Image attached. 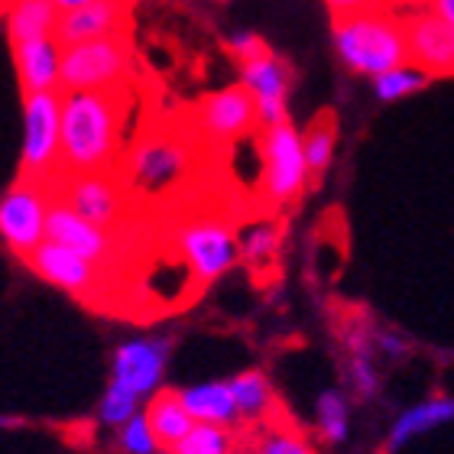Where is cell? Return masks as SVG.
Masks as SVG:
<instances>
[{
  "label": "cell",
  "instance_id": "11",
  "mask_svg": "<svg viewBox=\"0 0 454 454\" xmlns=\"http://www.w3.org/2000/svg\"><path fill=\"white\" fill-rule=\"evenodd\" d=\"M172 344L166 338H133L123 340L114 350L111 380L127 387L137 396H156L166 373V360H169Z\"/></svg>",
  "mask_w": 454,
  "mask_h": 454
},
{
  "label": "cell",
  "instance_id": "17",
  "mask_svg": "<svg viewBox=\"0 0 454 454\" xmlns=\"http://www.w3.org/2000/svg\"><path fill=\"white\" fill-rule=\"evenodd\" d=\"M13 66H17L23 95L62 91V46L56 43V36L13 46Z\"/></svg>",
  "mask_w": 454,
  "mask_h": 454
},
{
  "label": "cell",
  "instance_id": "20",
  "mask_svg": "<svg viewBox=\"0 0 454 454\" xmlns=\"http://www.w3.org/2000/svg\"><path fill=\"white\" fill-rule=\"evenodd\" d=\"M454 419V399L448 396H432L426 403H416V406H409L403 416L393 422L387 435V451H399L403 445H409L412 438L426 435L432 428L438 426H448Z\"/></svg>",
  "mask_w": 454,
  "mask_h": 454
},
{
  "label": "cell",
  "instance_id": "1",
  "mask_svg": "<svg viewBox=\"0 0 454 454\" xmlns=\"http://www.w3.org/2000/svg\"><path fill=\"white\" fill-rule=\"evenodd\" d=\"M121 123L123 88L62 91V172L82 176L121 169Z\"/></svg>",
  "mask_w": 454,
  "mask_h": 454
},
{
  "label": "cell",
  "instance_id": "12",
  "mask_svg": "<svg viewBox=\"0 0 454 454\" xmlns=\"http://www.w3.org/2000/svg\"><path fill=\"white\" fill-rule=\"evenodd\" d=\"M240 75H244V88L256 101L260 127L270 130V127L286 123V98H289L293 75H289V66H286L283 59H276L266 49L260 56L240 62Z\"/></svg>",
  "mask_w": 454,
  "mask_h": 454
},
{
  "label": "cell",
  "instance_id": "37",
  "mask_svg": "<svg viewBox=\"0 0 454 454\" xmlns=\"http://www.w3.org/2000/svg\"><path fill=\"white\" fill-rule=\"evenodd\" d=\"M380 4H383V7H422V4H432V0H380Z\"/></svg>",
  "mask_w": 454,
  "mask_h": 454
},
{
  "label": "cell",
  "instance_id": "25",
  "mask_svg": "<svg viewBox=\"0 0 454 454\" xmlns=\"http://www.w3.org/2000/svg\"><path fill=\"white\" fill-rule=\"evenodd\" d=\"M426 82H428V75L422 68L399 66L373 78V91H377L380 101H403L406 95H416L419 88H426Z\"/></svg>",
  "mask_w": 454,
  "mask_h": 454
},
{
  "label": "cell",
  "instance_id": "21",
  "mask_svg": "<svg viewBox=\"0 0 454 454\" xmlns=\"http://www.w3.org/2000/svg\"><path fill=\"white\" fill-rule=\"evenodd\" d=\"M146 419H150L153 432L160 438L162 445H179L182 438L189 435L192 428L199 426L192 412L185 409L179 393H172V389H160L156 396L150 399V406H146Z\"/></svg>",
  "mask_w": 454,
  "mask_h": 454
},
{
  "label": "cell",
  "instance_id": "31",
  "mask_svg": "<svg viewBox=\"0 0 454 454\" xmlns=\"http://www.w3.org/2000/svg\"><path fill=\"white\" fill-rule=\"evenodd\" d=\"M256 454H315V451L302 435H295L289 428H273V432L263 435Z\"/></svg>",
  "mask_w": 454,
  "mask_h": 454
},
{
  "label": "cell",
  "instance_id": "18",
  "mask_svg": "<svg viewBox=\"0 0 454 454\" xmlns=\"http://www.w3.org/2000/svg\"><path fill=\"white\" fill-rule=\"evenodd\" d=\"M4 20H7V39L20 46V43L56 36L62 10L52 0H7Z\"/></svg>",
  "mask_w": 454,
  "mask_h": 454
},
{
  "label": "cell",
  "instance_id": "33",
  "mask_svg": "<svg viewBox=\"0 0 454 454\" xmlns=\"http://www.w3.org/2000/svg\"><path fill=\"white\" fill-rule=\"evenodd\" d=\"M380 0H325V7L332 10L334 20L340 17H354V13H364V10H373Z\"/></svg>",
  "mask_w": 454,
  "mask_h": 454
},
{
  "label": "cell",
  "instance_id": "10",
  "mask_svg": "<svg viewBox=\"0 0 454 454\" xmlns=\"http://www.w3.org/2000/svg\"><path fill=\"white\" fill-rule=\"evenodd\" d=\"M409 39V66L422 68L428 78L454 75V27L435 10H416L403 20Z\"/></svg>",
  "mask_w": 454,
  "mask_h": 454
},
{
  "label": "cell",
  "instance_id": "2",
  "mask_svg": "<svg viewBox=\"0 0 454 454\" xmlns=\"http://www.w3.org/2000/svg\"><path fill=\"white\" fill-rule=\"evenodd\" d=\"M334 49L340 62L357 75L377 78L389 68L409 66L406 27L380 7L334 20Z\"/></svg>",
  "mask_w": 454,
  "mask_h": 454
},
{
  "label": "cell",
  "instance_id": "35",
  "mask_svg": "<svg viewBox=\"0 0 454 454\" xmlns=\"http://www.w3.org/2000/svg\"><path fill=\"white\" fill-rule=\"evenodd\" d=\"M428 10H435L438 17L454 27V0H432V4H428Z\"/></svg>",
  "mask_w": 454,
  "mask_h": 454
},
{
  "label": "cell",
  "instance_id": "34",
  "mask_svg": "<svg viewBox=\"0 0 454 454\" xmlns=\"http://www.w3.org/2000/svg\"><path fill=\"white\" fill-rule=\"evenodd\" d=\"M377 344L383 354H389V357H403V354H406V340L396 338V334H389V332H380Z\"/></svg>",
  "mask_w": 454,
  "mask_h": 454
},
{
  "label": "cell",
  "instance_id": "30",
  "mask_svg": "<svg viewBox=\"0 0 454 454\" xmlns=\"http://www.w3.org/2000/svg\"><path fill=\"white\" fill-rule=\"evenodd\" d=\"M160 438L153 432L146 412H137V416L121 428V448L127 454H156L160 451Z\"/></svg>",
  "mask_w": 454,
  "mask_h": 454
},
{
  "label": "cell",
  "instance_id": "8",
  "mask_svg": "<svg viewBox=\"0 0 454 454\" xmlns=\"http://www.w3.org/2000/svg\"><path fill=\"white\" fill-rule=\"evenodd\" d=\"M312 179L305 162L302 133H295L289 121L263 130V189L266 199L286 205L302 195L305 182Z\"/></svg>",
  "mask_w": 454,
  "mask_h": 454
},
{
  "label": "cell",
  "instance_id": "3",
  "mask_svg": "<svg viewBox=\"0 0 454 454\" xmlns=\"http://www.w3.org/2000/svg\"><path fill=\"white\" fill-rule=\"evenodd\" d=\"M192 176V146L172 130L153 127L143 130L133 146L123 153L121 179L130 195L162 199Z\"/></svg>",
  "mask_w": 454,
  "mask_h": 454
},
{
  "label": "cell",
  "instance_id": "32",
  "mask_svg": "<svg viewBox=\"0 0 454 454\" xmlns=\"http://www.w3.org/2000/svg\"><path fill=\"white\" fill-rule=\"evenodd\" d=\"M266 49H270V46H266L256 33H234V36H231V52H234L240 62L260 56V52H266Z\"/></svg>",
  "mask_w": 454,
  "mask_h": 454
},
{
  "label": "cell",
  "instance_id": "28",
  "mask_svg": "<svg viewBox=\"0 0 454 454\" xmlns=\"http://www.w3.org/2000/svg\"><path fill=\"white\" fill-rule=\"evenodd\" d=\"M350 383L357 389V396H373L380 389L377 370H373V360H370V340L364 334H350Z\"/></svg>",
  "mask_w": 454,
  "mask_h": 454
},
{
  "label": "cell",
  "instance_id": "5",
  "mask_svg": "<svg viewBox=\"0 0 454 454\" xmlns=\"http://www.w3.org/2000/svg\"><path fill=\"white\" fill-rule=\"evenodd\" d=\"M130 36H101L62 49V91H117L130 78Z\"/></svg>",
  "mask_w": 454,
  "mask_h": 454
},
{
  "label": "cell",
  "instance_id": "6",
  "mask_svg": "<svg viewBox=\"0 0 454 454\" xmlns=\"http://www.w3.org/2000/svg\"><path fill=\"white\" fill-rule=\"evenodd\" d=\"M52 201L68 205L85 221L114 231L123 224V215L130 208V189L114 172H82V176H56L46 185Z\"/></svg>",
  "mask_w": 454,
  "mask_h": 454
},
{
  "label": "cell",
  "instance_id": "23",
  "mask_svg": "<svg viewBox=\"0 0 454 454\" xmlns=\"http://www.w3.org/2000/svg\"><path fill=\"white\" fill-rule=\"evenodd\" d=\"M227 383H231V389H234L240 419H263L266 409L273 406V389H270V383H266V377L260 373V370L237 373V377L227 380Z\"/></svg>",
  "mask_w": 454,
  "mask_h": 454
},
{
  "label": "cell",
  "instance_id": "14",
  "mask_svg": "<svg viewBox=\"0 0 454 454\" xmlns=\"http://www.w3.org/2000/svg\"><path fill=\"white\" fill-rule=\"evenodd\" d=\"M130 7L133 0H91L88 7L62 13L56 29V43L62 49H68L101 36L130 33Z\"/></svg>",
  "mask_w": 454,
  "mask_h": 454
},
{
  "label": "cell",
  "instance_id": "15",
  "mask_svg": "<svg viewBox=\"0 0 454 454\" xmlns=\"http://www.w3.org/2000/svg\"><path fill=\"white\" fill-rule=\"evenodd\" d=\"M23 260H27L46 283L59 286V289H66V293L78 295V299H88V295L95 293L98 266L88 263L85 256L66 250V247L52 244V240L39 244L36 250H33L29 256H23Z\"/></svg>",
  "mask_w": 454,
  "mask_h": 454
},
{
  "label": "cell",
  "instance_id": "27",
  "mask_svg": "<svg viewBox=\"0 0 454 454\" xmlns=\"http://www.w3.org/2000/svg\"><path fill=\"white\" fill-rule=\"evenodd\" d=\"M137 406H140V396L111 380V387L105 389V396L98 403V419H101V426L123 428L137 416Z\"/></svg>",
  "mask_w": 454,
  "mask_h": 454
},
{
  "label": "cell",
  "instance_id": "16",
  "mask_svg": "<svg viewBox=\"0 0 454 454\" xmlns=\"http://www.w3.org/2000/svg\"><path fill=\"white\" fill-rule=\"evenodd\" d=\"M46 240L66 247L72 254L85 256L88 263H105L111 256V237H107L105 227L85 221L78 211H72L68 205H59L52 201V211H49V227H46Z\"/></svg>",
  "mask_w": 454,
  "mask_h": 454
},
{
  "label": "cell",
  "instance_id": "19",
  "mask_svg": "<svg viewBox=\"0 0 454 454\" xmlns=\"http://www.w3.org/2000/svg\"><path fill=\"white\" fill-rule=\"evenodd\" d=\"M182 403L192 412L195 422H205V426H231L240 419L237 412V399L231 383L224 380H208V383H199V387H185L179 389Z\"/></svg>",
  "mask_w": 454,
  "mask_h": 454
},
{
  "label": "cell",
  "instance_id": "4",
  "mask_svg": "<svg viewBox=\"0 0 454 454\" xmlns=\"http://www.w3.org/2000/svg\"><path fill=\"white\" fill-rule=\"evenodd\" d=\"M62 172V91L23 95L20 179L49 185Z\"/></svg>",
  "mask_w": 454,
  "mask_h": 454
},
{
  "label": "cell",
  "instance_id": "38",
  "mask_svg": "<svg viewBox=\"0 0 454 454\" xmlns=\"http://www.w3.org/2000/svg\"><path fill=\"white\" fill-rule=\"evenodd\" d=\"M218 4H224V0H218Z\"/></svg>",
  "mask_w": 454,
  "mask_h": 454
},
{
  "label": "cell",
  "instance_id": "29",
  "mask_svg": "<svg viewBox=\"0 0 454 454\" xmlns=\"http://www.w3.org/2000/svg\"><path fill=\"white\" fill-rule=\"evenodd\" d=\"M279 231L273 224H254L240 231V256L250 263H270L276 256Z\"/></svg>",
  "mask_w": 454,
  "mask_h": 454
},
{
  "label": "cell",
  "instance_id": "13",
  "mask_svg": "<svg viewBox=\"0 0 454 454\" xmlns=\"http://www.w3.org/2000/svg\"><path fill=\"white\" fill-rule=\"evenodd\" d=\"M260 123L254 95L244 85H231L224 91H215L199 107V130L211 143H237L240 137Z\"/></svg>",
  "mask_w": 454,
  "mask_h": 454
},
{
  "label": "cell",
  "instance_id": "36",
  "mask_svg": "<svg viewBox=\"0 0 454 454\" xmlns=\"http://www.w3.org/2000/svg\"><path fill=\"white\" fill-rule=\"evenodd\" d=\"M52 4H56V7L62 10V13H72V10H82V7H88V4H91V0H52Z\"/></svg>",
  "mask_w": 454,
  "mask_h": 454
},
{
  "label": "cell",
  "instance_id": "9",
  "mask_svg": "<svg viewBox=\"0 0 454 454\" xmlns=\"http://www.w3.org/2000/svg\"><path fill=\"white\" fill-rule=\"evenodd\" d=\"M179 256L199 283H211L237 263L240 237L234 234V227L218 218L192 221L179 231Z\"/></svg>",
  "mask_w": 454,
  "mask_h": 454
},
{
  "label": "cell",
  "instance_id": "22",
  "mask_svg": "<svg viewBox=\"0 0 454 454\" xmlns=\"http://www.w3.org/2000/svg\"><path fill=\"white\" fill-rule=\"evenodd\" d=\"M334 140H338V123H334L332 114H318L302 133V146H305V162H309V172L312 176H325L328 162H332Z\"/></svg>",
  "mask_w": 454,
  "mask_h": 454
},
{
  "label": "cell",
  "instance_id": "24",
  "mask_svg": "<svg viewBox=\"0 0 454 454\" xmlns=\"http://www.w3.org/2000/svg\"><path fill=\"white\" fill-rule=\"evenodd\" d=\"M315 416H318V432L328 445H340L348 438L350 416H348V399L338 389H325L318 403H315Z\"/></svg>",
  "mask_w": 454,
  "mask_h": 454
},
{
  "label": "cell",
  "instance_id": "7",
  "mask_svg": "<svg viewBox=\"0 0 454 454\" xmlns=\"http://www.w3.org/2000/svg\"><path fill=\"white\" fill-rule=\"evenodd\" d=\"M49 211H52V195H49L46 185L20 179L0 201V237H4V244L13 254L29 256L39 244H46Z\"/></svg>",
  "mask_w": 454,
  "mask_h": 454
},
{
  "label": "cell",
  "instance_id": "26",
  "mask_svg": "<svg viewBox=\"0 0 454 454\" xmlns=\"http://www.w3.org/2000/svg\"><path fill=\"white\" fill-rule=\"evenodd\" d=\"M231 451H234L231 432L224 426H205V422H199L189 435L182 438L179 445L169 448V454H231Z\"/></svg>",
  "mask_w": 454,
  "mask_h": 454
}]
</instances>
